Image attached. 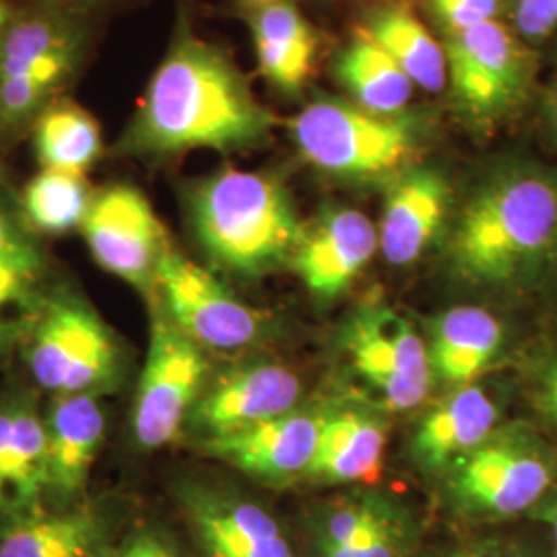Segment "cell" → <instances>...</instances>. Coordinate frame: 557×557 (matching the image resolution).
<instances>
[{
  "instance_id": "obj_36",
  "label": "cell",
  "mask_w": 557,
  "mask_h": 557,
  "mask_svg": "<svg viewBox=\"0 0 557 557\" xmlns=\"http://www.w3.org/2000/svg\"><path fill=\"white\" fill-rule=\"evenodd\" d=\"M537 518L549 529L552 543H554V557H557V496L539 508Z\"/></svg>"
},
{
  "instance_id": "obj_34",
  "label": "cell",
  "mask_w": 557,
  "mask_h": 557,
  "mask_svg": "<svg viewBox=\"0 0 557 557\" xmlns=\"http://www.w3.org/2000/svg\"><path fill=\"white\" fill-rule=\"evenodd\" d=\"M116 557H174L163 539L153 533H140Z\"/></svg>"
},
{
  "instance_id": "obj_8",
  "label": "cell",
  "mask_w": 557,
  "mask_h": 557,
  "mask_svg": "<svg viewBox=\"0 0 557 557\" xmlns=\"http://www.w3.org/2000/svg\"><path fill=\"white\" fill-rule=\"evenodd\" d=\"M418 517L397 494L361 487L317 504L299 557H419Z\"/></svg>"
},
{
  "instance_id": "obj_15",
  "label": "cell",
  "mask_w": 557,
  "mask_h": 557,
  "mask_svg": "<svg viewBox=\"0 0 557 557\" xmlns=\"http://www.w3.org/2000/svg\"><path fill=\"white\" fill-rule=\"evenodd\" d=\"M304 384L287 366L259 359L221 376L200 395L190 419L205 440L234 434L296 411Z\"/></svg>"
},
{
  "instance_id": "obj_26",
  "label": "cell",
  "mask_w": 557,
  "mask_h": 557,
  "mask_svg": "<svg viewBox=\"0 0 557 557\" xmlns=\"http://www.w3.org/2000/svg\"><path fill=\"white\" fill-rule=\"evenodd\" d=\"M499 320L478 306H458L440 317L430 349L434 374L457 386H467L494 361L502 349Z\"/></svg>"
},
{
  "instance_id": "obj_18",
  "label": "cell",
  "mask_w": 557,
  "mask_h": 557,
  "mask_svg": "<svg viewBox=\"0 0 557 557\" xmlns=\"http://www.w3.org/2000/svg\"><path fill=\"white\" fill-rule=\"evenodd\" d=\"M450 184L434 168L411 165L388 188L379 227L382 255L393 267L418 262L438 238L450 209Z\"/></svg>"
},
{
  "instance_id": "obj_40",
  "label": "cell",
  "mask_w": 557,
  "mask_h": 557,
  "mask_svg": "<svg viewBox=\"0 0 557 557\" xmlns=\"http://www.w3.org/2000/svg\"><path fill=\"white\" fill-rule=\"evenodd\" d=\"M250 4H264V2H273V0H248Z\"/></svg>"
},
{
  "instance_id": "obj_37",
  "label": "cell",
  "mask_w": 557,
  "mask_h": 557,
  "mask_svg": "<svg viewBox=\"0 0 557 557\" xmlns=\"http://www.w3.org/2000/svg\"><path fill=\"white\" fill-rule=\"evenodd\" d=\"M103 0H46V4H54L60 9H66V11H73V13H79L83 9H89V7H96Z\"/></svg>"
},
{
  "instance_id": "obj_38",
  "label": "cell",
  "mask_w": 557,
  "mask_h": 557,
  "mask_svg": "<svg viewBox=\"0 0 557 557\" xmlns=\"http://www.w3.org/2000/svg\"><path fill=\"white\" fill-rule=\"evenodd\" d=\"M13 15H15V11L4 0H0V34L9 25V21L13 20Z\"/></svg>"
},
{
  "instance_id": "obj_22",
  "label": "cell",
  "mask_w": 557,
  "mask_h": 557,
  "mask_svg": "<svg viewBox=\"0 0 557 557\" xmlns=\"http://www.w3.org/2000/svg\"><path fill=\"white\" fill-rule=\"evenodd\" d=\"M386 423L361 405H343L320 416L317 455L306 478L317 483H370L386 450Z\"/></svg>"
},
{
  "instance_id": "obj_20",
  "label": "cell",
  "mask_w": 557,
  "mask_h": 557,
  "mask_svg": "<svg viewBox=\"0 0 557 557\" xmlns=\"http://www.w3.org/2000/svg\"><path fill=\"white\" fill-rule=\"evenodd\" d=\"M499 400L487 386H458L419 423L411 455L428 473H448L494 434Z\"/></svg>"
},
{
  "instance_id": "obj_31",
  "label": "cell",
  "mask_w": 557,
  "mask_h": 557,
  "mask_svg": "<svg viewBox=\"0 0 557 557\" xmlns=\"http://www.w3.org/2000/svg\"><path fill=\"white\" fill-rule=\"evenodd\" d=\"M512 0H430L434 20L442 32L453 36L458 32L498 21Z\"/></svg>"
},
{
  "instance_id": "obj_23",
  "label": "cell",
  "mask_w": 557,
  "mask_h": 557,
  "mask_svg": "<svg viewBox=\"0 0 557 557\" xmlns=\"http://www.w3.org/2000/svg\"><path fill=\"white\" fill-rule=\"evenodd\" d=\"M101 512L79 506L11 517L0 531V557H116Z\"/></svg>"
},
{
  "instance_id": "obj_3",
  "label": "cell",
  "mask_w": 557,
  "mask_h": 557,
  "mask_svg": "<svg viewBox=\"0 0 557 557\" xmlns=\"http://www.w3.org/2000/svg\"><path fill=\"white\" fill-rule=\"evenodd\" d=\"M188 218L209 260L239 277L292 264L306 234L289 190L277 178L236 168L193 186Z\"/></svg>"
},
{
  "instance_id": "obj_32",
  "label": "cell",
  "mask_w": 557,
  "mask_h": 557,
  "mask_svg": "<svg viewBox=\"0 0 557 557\" xmlns=\"http://www.w3.org/2000/svg\"><path fill=\"white\" fill-rule=\"evenodd\" d=\"M512 21L520 40H545L557 29V0H512Z\"/></svg>"
},
{
  "instance_id": "obj_24",
  "label": "cell",
  "mask_w": 557,
  "mask_h": 557,
  "mask_svg": "<svg viewBox=\"0 0 557 557\" xmlns=\"http://www.w3.org/2000/svg\"><path fill=\"white\" fill-rule=\"evenodd\" d=\"M46 490V421L27 407L0 409V512L7 518L36 512Z\"/></svg>"
},
{
  "instance_id": "obj_11",
  "label": "cell",
  "mask_w": 557,
  "mask_h": 557,
  "mask_svg": "<svg viewBox=\"0 0 557 557\" xmlns=\"http://www.w3.org/2000/svg\"><path fill=\"white\" fill-rule=\"evenodd\" d=\"M176 502L199 557H299L281 520L227 483L186 479Z\"/></svg>"
},
{
  "instance_id": "obj_39",
  "label": "cell",
  "mask_w": 557,
  "mask_h": 557,
  "mask_svg": "<svg viewBox=\"0 0 557 557\" xmlns=\"http://www.w3.org/2000/svg\"><path fill=\"white\" fill-rule=\"evenodd\" d=\"M549 116H552V124H554L557 133V89L556 94L552 96V100H549Z\"/></svg>"
},
{
  "instance_id": "obj_35",
  "label": "cell",
  "mask_w": 557,
  "mask_h": 557,
  "mask_svg": "<svg viewBox=\"0 0 557 557\" xmlns=\"http://www.w3.org/2000/svg\"><path fill=\"white\" fill-rule=\"evenodd\" d=\"M541 398H543L545 411H547L557 423V361H554V366H552L549 372L545 374Z\"/></svg>"
},
{
  "instance_id": "obj_25",
  "label": "cell",
  "mask_w": 557,
  "mask_h": 557,
  "mask_svg": "<svg viewBox=\"0 0 557 557\" xmlns=\"http://www.w3.org/2000/svg\"><path fill=\"white\" fill-rule=\"evenodd\" d=\"M106 418L91 393L64 395L46 419L50 490L60 498H73L85 487L91 465L100 453Z\"/></svg>"
},
{
  "instance_id": "obj_21",
  "label": "cell",
  "mask_w": 557,
  "mask_h": 557,
  "mask_svg": "<svg viewBox=\"0 0 557 557\" xmlns=\"http://www.w3.org/2000/svg\"><path fill=\"white\" fill-rule=\"evenodd\" d=\"M248 21L260 75L278 94L298 96L312 77L319 54V34L294 0L250 4Z\"/></svg>"
},
{
  "instance_id": "obj_9",
  "label": "cell",
  "mask_w": 557,
  "mask_h": 557,
  "mask_svg": "<svg viewBox=\"0 0 557 557\" xmlns=\"http://www.w3.org/2000/svg\"><path fill=\"white\" fill-rule=\"evenodd\" d=\"M446 504L462 520L515 518L537 506L554 469L531 444L515 436H490L446 473Z\"/></svg>"
},
{
  "instance_id": "obj_27",
  "label": "cell",
  "mask_w": 557,
  "mask_h": 557,
  "mask_svg": "<svg viewBox=\"0 0 557 557\" xmlns=\"http://www.w3.org/2000/svg\"><path fill=\"white\" fill-rule=\"evenodd\" d=\"M359 29L376 41L419 89L438 94L448 85L446 50L409 7L400 2L376 7Z\"/></svg>"
},
{
  "instance_id": "obj_33",
  "label": "cell",
  "mask_w": 557,
  "mask_h": 557,
  "mask_svg": "<svg viewBox=\"0 0 557 557\" xmlns=\"http://www.w3.org/2000/svg\"><path fill=\"white\" fill-rule=\"evenodd\" d=\"M419 557H524L518 554L515 547L502 545L496 541H471V543H460L453 547H444L434 554H425Z\"/></svg>"
},
{
  "instance_id": "obj_29",
  "label": "cell",
  "mask_w": 557,
  "mask_h": 557,
  "mask_svg": "<svg viewBox=\"0 0 557 557\" xmlns=\"http://www.w3.org/2000/svg\"><path fill=\"white\" fill-rule=\"evenodd\" d=\"M41 168L85 174L103 151L100 124L83 106L64 96L52 101L32 126Z\"/></svg>"
},
{
  "instance_id": "obj_13",
  "label": "cell",
  "mask_w": 557,
  "mask_h": 557,
  "mask_svg": "<svg viewBox=\"0 0 557 557\" xmlns=\"http://www.w3.org/2000/svg\"><path fill=\"white\" fill-rule=\"evenodd\" d=\"M156 287L168 317L200 347L236 351L262 335V317L257 310L172 246L161 257Z\"/></svg>"
},
{
  "instance_id": "obj_12",
  "label": "cell",
  "mask_w": 557,
  "mask_h": 557,
  "mask_svg": "<svg viewBox=\"0 0 557 557\" xmlns=\"http://www.w3.org/2000/svg\"><path fill=\"white\" fill-rule=\"evenodd\" d=\"M351 366L393 411H411L430 395L434 368L416 326L384 304L359 308L345 329Z\"/></svg>"
},
{
  "instance_id": "obj_2",
  "label": "cell",
  "mask_w": 557,
  "mask_h": 557,
  "mask_svg": "<svg viewBox=\"0 0 557 557\" xmlns=\"http://www.w3.org/2000/svg\"><path fill=\"white\" fill-rule=\"evenodd\" d=\"M557 244V180L515 168L479 186L458 215L450 264L458 277L498 287L535 271Z\"/></svg>"
},
{
  "instance_id": "obj_16",
  "label": "cell",
  "mask_w": 557,
  "mask_h": 557,
  "mask_svg": "<svg viewBox=\"0 0 557 557\" xmlns=\"http://www.w3.org/2000/svg\"><path fill=\"white\" fill-rule=\"evenodd\" d=\"M379 250V227L368 215L333 207L306 227L292 267L312 298L333 301L351 287Z\"/></svg>"
},
{
  "instance_id": "obj_6",
  "label": "cell",
  "mask_w": 557,
  "mask_h": 557,
  "mask_svg": "<svg viewBox=\"0 0 557 557\" xmlns=\"http://www.w3.org/2000/svg\"><path fill=\"white\" fill-rule=\"evenodd\" d=\"M448 89L458 114L478 128L510 119L529 98L535 59L499 21L458 32L444 44Z\"/></svg>"
},
{
  "instance_id": "obj_14",
  "label": "cell",
  "mask_w": 557,
  "mask_h": 557,
  "mask_svg": "<svg viewBox=\"0 0 557 557\" xmlns=\"http://www.w3.org/2000/svg\"><path fill=\"white\" fill-rule=\"evenodd\" d=\"M81 232L101 269L140 292L156 287L158 267L170 244L139 188L114 184L96 193Z\"/></svg>"
},
{
  "instance_id": "obj_30",
  "label": "cell",
  "mask_w": 557,
  "mask_h": 557,
  "mask_svg": "<svg viewBox=\"0 0 557 557\" xmlns=\"http://www.w3.org/2000/svg\"><path fill=\"white\" fill-rule=\"evenodd\" d=\"M91 200L94 193L85 174L41 168L40 174L27 182L20 202L25 220L36 232L62 236L81 230Z\"/></svg>"
},
{
  "instance_id": "obj_28",
  "label": "cell",
  "mask_w": 557,
  "mask_h": 557,
  "mask_svg": "<svg viewBox=\"0 0 557 557\" xmlns=\"http://www.w3.org/2000/svg\"><path fill=\"white\" fill-rule=\"evenodd\" d=\"M335 77L351 101L368 112L382 116L409 112L416 85L361 29L338 52Z\"/></svg>"
},
{
  "instance_id": "obj_7",
  "label": "cell",
  "mask_w": 557,
  "mask_h": 557,
  "mask_svg": "<svg viewBox=\"0 0 557 557\" xmlns=\"http://www.w3.org/2000/svg\"><path fill=\"white\" fill-rule=\"evenodd\" d=\"M29 331V370L41 388L59 397L94 395L119 372L112 333L79 299L44 301Z\"/></svg>"
},
{
  "instance_id": "obj_10",
  "label": "cell",
  "mask_w": 557,
  "mask_h": 557,
  "mask_svg": "<svg viewBox=\"0 0 557 557\" xmlns=\"http://www.w3.org/2000/svg\"><path fill=\"white\" fill-rule=\"evenodd\" d=\"M207 374L200 345L161 308L153 310L149 354L139 380L133 432L140 448L156 450L176 438L190 418Z\"/></svg>"
},
{
  "instance_id": "obj_17",
  "label": "cell",
  "mask_w": 557,
  "mask_h": 557,
  "mask_svg": "<svg viewBox=\"0 0 557 557\" xmlns=\"http://www.w3.org/2000/svg\"><path fill=\"white\" fill-rule=\"evenodd\" d=\"M319 434L320 416L292 411L234 434L205 440L202 446L250 478L283 485L308 475Z\"/></svg>"
},
{
  "instance_id": "obj_5",
  "label": "cell",
  "mask_w": 557,
  "mask_h": 557,
  "mask_svg": "<svg viewBox=\"0 0 557 557\" xmlns=\"http://www.w3.org/2000/svg\"><path fill=\"white\" fill-rule=\"evenodd\" d=\"M89 27L79 13L41 4L15 11L0 34V137L15 139L79 73Z\"/></svg>"
},
{
  "instance_id": "obj_19",
  "label": "cell",
  "mask_w": 557,
  "mask_h": 557,
  "mask_svg": "<svg viewBox=\"0 0 557 557\" xmlns=\"http://www.w3.org/2000/svg\"><path fill=\"white\" fill-rule=\"evenodd\" d=\"M46 259L20 200L0 186V351L27 333L40 312Z\"/></svg>"
},
{
  "instance_id": "obj_1",
  "label": "cell",
  "mask_w": 557,
  "mask_h": 557,
  "mask_svg": "<svg viewBox=\"0 0 557 557\" xmlns=\"http://www.w3.org/2000/svg\"><path fill=\"white\" fill-rule=\"evenodd\" d=\"M277 124L236 60L180 20L116 151L151 160L199 149L236 153L264 145Z\"/></svg>"
},
{
  "instance_id": "obj_4",
  "label": "cell",
  "mask_w": 557,
  "mask_h": 557,
  "mask_svg": "<svg viewBox=\"0 0 557 557\" xmlns=\"http://www.w3.org/2000/svg\"><path fill=\"white\" fill-rule=\"evenodd\" d=\"M287 128L312 168L349 182L397 178L411 168L430 131L413 112L382 116L333 96L308 101Z\"/></svg>"
}]
</instances>
